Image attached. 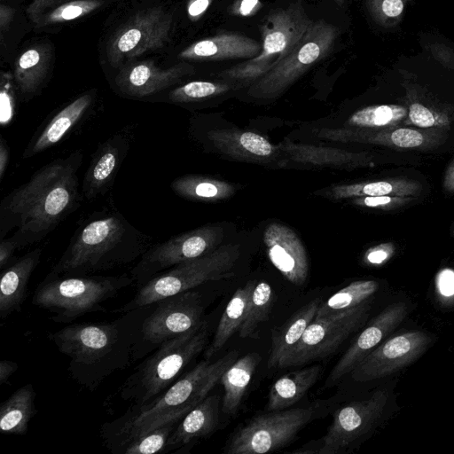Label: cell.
Instances as JSON below:
<instances>
[{
  "mask_svg": "<svg viewBox=\"0 0 454 454\" xmlns=\"http://www.w3.org/2000/svg\"><path fill=\"white\" fill-rule=\"evenodd\" d=\"M83 153L74 151L36 170L0 202V239L9 238L17 249L43 240L76 211L83 197L78 178Z\"/></svg>",
  "mask_w": 454,
  "mask_h": 454,
  "instance_id": "obj_1",
  "label": "cell"
},
{
  "mask_svg": "<svg viewBox=\"0 0 454 454\" xmlns=\"http://www.w3.org/2000/svg\"><path fill=\"white\" fill-rule=\"evenodd\" d=\"M153 304L103 323L73 324L48 333L67 357L71 378L93 392L109 376L134 362L140 330Z\"/></svg>",
  "mask_w": 454,
  "mask_h": 454,
  "instance_id": "obj_2",
  "label": "cell"
},
{
  "mask_svg": "<svg viewBox=\"0 0 454 454\" xmlns=\"http://www.w3.org/2000/svg\"><path fill=\"white\" fill-rule=\"evenodd\" d=\"M153 245V238L132 225L110 197L78 223L50 273L82 276L110 270L139 260Z\"/></svg>",
  "mask_w": 454,
  "mask_h": 454,
  "instance_id": "obj_3",
  "label": "cell"
},
{
  "mask_svg": "<svg viewBox=\"0 0 454 454\" xmlns=\"http://www.w3.org/2000/svg\"><path fill=\"white\" fill-rule=\"evenodd\" d=\"M238 356L233 350L212 363L202 360L153 401L132 405L121 417L103 424L100 433L106 447L113 451L135 436L180 421L208 395Z\"/></svg>",
  "mask_w": 454,
  "mask_h": 454,
  "instance_id": "obj_4",
  "label": "cell"
},
{
  "mask_svg": "<svg viewBox=\"0 0 454 454\" xmlns=\"http://www.w3.org/2000/svg\"><path fill=\"white\" fill-rule=\"evenodd\" d=\"M207 320L171 339L150 353L118 389L121 400L133 405L146 404L168 389L184 369L207 348Z\"/></svg>",
  "mask_w": 454,
  "mask_h": 454,
  "instance_id": "obj_5",
  "label": "cell"
},
{
  "mask_svg": "<svg viewBox=\"0 0 454 454\" xmlns=\"http://www.w3.org/2000/svg\"><path fill=\"white\" fill-rule=\"evenodd\" d=\"M130 276H59L49 273L35 289L32 303L51 313L56 323L67 324L86 314L103 312L104 302L133 284Z\"/></svg>",
  "mask_w": 454,
  "mask_h": 454,
  "instance_id": "obj_6",
  "label": "cell"
},
{
  "mask_svg": "<svg viewBox=\"0 0 454 454\" xmlns=\"http://www.w3.org/2000/svg\"><path fill=\"white\" fill-rule=\"evenodd\" d=\"M239 254V245L226 244L205 255L175 265L148 280L129 302L115 311L126 313L206 282L232 278Z\"/></svg>",
  "mask_w": 454,
  "mask_h": 454,
  "instance_id": "obj_7",
  "label": "cell"
},
{
  "mask_svg": "<svg viewBox=\"0 0 454 454\" xmlns=\"http://www.w3.org/2000/svg\"><path fill=\"white\" fill-rule=\"evenodd\" d=\"M395 386V380L392 385L374 389L366 398L337 410L316 452L343 453L366 440L399 411Z\"/></svg>",
  "mask_w": 454,
  "mask_h": 454,
  "instance_id": "obj_8",
  "label": "cell"
},
{
  "mask_svg": "<svg viewBox=\"0 0 454 454\" xmlns=\"http://www.w3.org/2000/svg\"><path fill=\"white\" fill-rule=\"evenodd\" d=\"M312 23L299 3L271 11L261 27L262 43L259 55L227 69L224 74L246 80L262 77L294 50Z\"/></svg>",
  "mask_w": 454,
  "mask_h": 454,
  "instance_id": "obj_9",
  "label": "cell"
},
{
  "mask_svg": "<svg viewBox=\"0 0 454 454\" xmlns=\"http://www.w3.org/2000/svg\"><path fill=\"white\" fill-rule=\"evenodd\" d=\"M203 316L202 296L195 288L153 303L142 324L134 362L145 357L162 343L200 325L204 321Z\"/></svg>",
  "mask_w": 454,
  "mask_h": 454,
  "instance_id": "obj_10",
  "label": "cell"
},
{
  "mask_svg": "<svg viewBox=\"0 0 454 454\" xmlns=\"http://www.w3.org/2000/svg\"><path fill=\"white\" fill-rule=\"evenodd\" d=\"M314 412L313 408H293L254 417L233 434L224 452L262 454L277 450L294 440Z\"/></svg>",
  "mask_w": 454,
  "mask_h": 454,
  "instance_id": "obj_11",
  "label": "cell"
},
{
  "mask_svg": "<svg viewBox=\"0 0 454 454\" xmlns=\"http://www.w3.org/2000/svg\"><path fill=\"white\" fill-rule=\"evenodd\" d=\"M339 28L325 20L313 21L299 44L277 67L254 82L249 93L269 98L280 93L333 48Z\"/></svg>",
  "mask_w": 454,
  "mask_h": 454,
  "instance_id": "obj_12",
  "label": "cell"
},
{
  "mask_svg": "<svg viewBox=\"0 0 454 454\" xmlns=\"http://www.w3.org/2000/svg\"><path fill=\"white\" fill-rule=\"evenodd\" d=\"M372 301L333 317H315L280 369L304 365L332 355L351 334L365 325Z\"/></svg>",
  "mask_w": 454,
  "mask_h": 454,
  "instance_id": "obj_13",
  "label": "cell"
},
{
  "mask_svg": "<svg viewBox=\"0 0 454 454\" xmlns=\"http://www.w3.org/2000/svg\"><path fill=\"white\" fill-rule=\"evenodd\" d=\"M222 239L219 226L206 225L156 243L131 269L130 277L139 288L164 270L214 251Z\"/></svg>",
  "mask_w": 454,
  "mask_h": 454,
  "instance_id": "obj_14",
  "label": "cell"
},
{
  "mask_svg": "<svg viewBox=\"0 0 454 454\" xmlns=\"http://www.w3.org/2000/svg\"><path fill=\"white\" fill-rule=\"evenodd\" d=\"M436 340L433 333L421 329L393 333L351 371V378L368 382L392 376L418 361Z\"/></svg>",
  "mask_w": 454,
  "mask_h": 454,
  "instance_id": "obj_15",
  "label": "cell"
},
{
  "mask_svg": "<svg viewBox=\"0 0 454 454\" xmlns=\"http://www.w3.org/2000/svg\"><path fill=\"white\" fill-rule=\"evenodd\" d=\"M172 18L162 8H147L124 23L108 42L106 54L112 66L165 45L170 35Z\"/></svg>",
  "mask_w": 454,
  "mask_h": 454,
  "instance_id": "obj_16",
  "label": "cell"
},
{
  "mask_svg": "<svg viewBox=\"0 0 454 454\" xmlns=\"http://www.w3.org/2000/svg\"><path fill=\"white\" fill-rule=\"evenodd\" d=\"M415 309L409 298H400L385 307L359 333L329 373L324 387H331L351 371L374 348L391 336Z\"/></svg>",
  "mask_w": 454,
  "mask_h": 454,
  "instance_id": "obj_17",
  "label": "cell"
},
{
  "mask_svg": "<svg viewBox=\"0 0 454 454\" xmlns=\"http://www.w3.org/2000/svg\"><path fill=\"white\" fill-rule=\"evenodd\" d=\"M133 137V127L125 126L98 145L81 185L83 200L92 201L113 187Z\"/></svg>",
  "mask_w": 454,
  "mask_h": 454,
  "instance_id": "obj_18",
  "label": "cell"
},
{
  "mask_svg": "<svg viewBox=\"0 0 454 454\" xmlns=\"http://www.w3.org/2000/svg\"><path fill=\"white\" fill-rule=\"evenodd\" d=\"M192 72V67L184 63L160 68L152 61H142L124 66L114 84L120 95L141 100L168 89Z\"/></svg>",
  "mask_w": 454,
  "mask_h": 454,
  "instance_id": "obj_19",
  "label": "cell"
},
{
  "mask_svg": "<svg viewBox=\"0 0 454 454\" xmlns=\"http://www.w3.org/2000/svg\"><path fill=\"white\" fill-rule=\"evenodd\" d=\"M94 104V94L85 92L62 106L37 129L27 145L22 159H29L57 145L92 114Z\"/></svg>",
  "mask_w": 454,
  "mask_h": 454,
  "instance_id": "obj_20",
  "label": "cell"
},
{
  "mask_svg": "<svg viewBox=\"0 0 454 454\" xmlns=\"http://www.w3.org/2000/svg\"><path fill=\"white\" fill-rule=\"evenodd\" d=\"M263 241L269 259L276 269L293 285L302 286L309 277V261L294 231L273 223L266 228Z\"/></svg>",
  "mask_w": 454,
  "mask_h": 454,
  "instance_id": "obj_21",
  "label": "cell"
},
{
  "mask_svg": "<svg viewBox=\"0 0 454 454\" xmlns=\"http://www.w3.org/2000/svg\"><path fill=\"white\" fill-rule=\"evenodd\" d=\"M220 396L207 395L176 425L169 435L164 452L177 451L195 440L212 434L218 426Z\"/></svg>",
  "mask_w": 454,
  "mask_h": 454,
  "instance_id": "obj_22",
  "label": "cell"
},
{
  "mask_svg": "<svg viewBox=\"0 0 454 454\" xmlns=\"http://www.w3.org/2000/svg\"><path fill=\"white\" fill-rule=\"evenodd\" d=\"M262 43L243 35L224 33L193 43L178 57L185 59H253L259 55Z\"/></svg>",
  "mask_w": 454,
  "mask_h": 454,
  "instance_id": "obj_23",
  "label": "cell"
},
{
  "mask_svg": "<svg viewBox=\"0 0 454 454\" xmlns=\"http://www.w3.org/2000/svg\"><path fill=\"white\" fill-rule=\"evenodd\" d=\"M42 249L35 248L5 267L0 281V317L19 311L26 299L29 279L40 262Z\"/></svg>",
  "mask_w": 454,
  "mask_h": 454,
  "instance_id": "obj_24",
  "label": "cell"
},
{
  "mask_svg": "<svg viewBox=\"0 0 454 454\" xmlns=\"http://www.w3.org/2000/svg\"><path fill=\"white\" fill-rule=\"evenodd\" d=\"M446 129L395 127L358 133L356 140L363 143L405 150H433L447 138Z\"/></svg>",
  "mask_w": 454,
  "mask_h": 454,
  "instance_id": "obj_25",
  "label": "cell"
},
{
  "mask_svg": "<svg viewBox=\"0 0 454 454\" xmlns=\"http://www.w3.org/2000/svg\"><path fill=\"white\" fill-rule=\"evenodd\" d=\"M314 299L293 314L281 326L271 333V347L268 359L270 369L280 368L305 330L315 318L320 304Z\"/></svg>",
  "mask_w": 454,
  "mask_h": 454,
  "instance_id": "obj_26",
  "label": "cell"
},
{
  "mask_svg": "<svg viewBox=\"0 0 454 454\" xmlns=\"http://www.w3.org/2000/svg\"><path fill=\"white\" fill-rule=\"evenodd\" d=\"M321 372V365L314 364L278 378L270 388L266 411H282L296 403L317 381Z\"/></svg>",
  "mask_w": 454,
  "mask_h": 454,
  "instance_id": "obj_27",
  "label": "cell"
},
{
  "mask_svg": "<svg viewBox=\"0 0 454 454\" xmlns=\"http://www.w3.org/2000/svg\"><path fill=\"white\" fill-rule=\"evenodd\" d=\"M51 50L46 44L35 45L18 59L14 68V82L25 101L38 94L50 70Z\"/></svg>",
  "mask_w": 454,
  "mask_h": 454,
  "instance_id": "obj_28",
  "label": "cell"
},
{
  "mask_svg": "<svg viewBox=\"0 0 454 454\" xmlns=\"http://www.w3.org/2000/svg\"><path fill=\"white\" fill-rule=\"evenodd\" d=\"M103 0H33L27 14L37 27L71 21L103 4Z\"/></svg>",
  "mask_w": 454,
  "mask_h": 454,
  "instance_id": "obj_29",
  "label": "cell"
},
{
  "mask_svg": "<svg viewBox=\"0 0 454 454\" xmlns=\"http://www.w3.org/2000/svg\"><path fill=\"white\" fill-rule=\"evenodd\" d=\"M262 360L258 353H248L237 359L222 375L219 382L223 387L222 411L234 416L250 384L257 365Z\"/></svg>",
  "mask_w": 454,
  "mask_h": 454,
  "instance_id": "obj_30",
  "label": "cell"
},
{
  "mask_svg": "<svg viewBox=\"0 0 454 454\" xmlns=\"http://www.w3.org/2000/svg\"><path fill=\"white\" fill-rule=\"evenodd\" d=\"M254 286V281L251 280L235 291L220 317L211 343L205 348V359L215 356L230 338L239 330Z\"/></svg>",
  "mask_w": 454,
  "mask_h": 454,
  "instance_id": "obj_31",
  "label": "cell"
},
{
  "mask_svg": "<svg viewBox=\"0 0 454 454\" xmlns=\"http://www.w3.org/2000/svg\"><path fill=\"white\" fill-rule=\"evenodd\" d=\"M35 392L31 383L18 388L0 405V429L7 434H26L36 413Z\"/></svg>",
  "mask_w": 454,
  "mask_h": 454,
  "instance_id": "obj_32",
  "label": "cell"
},
{
  "mask_svg": "<svg viewBox=\"0 0 454 454\" xmlns=\"http://www.w3.org/2000/svg\"><path fill=\"white\" fill-rule=\"evenodd\" d=\"M379 280H357L339 290L325 301L320 302L316 318L333 317L373 301L381 290Z\"/></svg>",
  "mask_w": 454,
  "mask_h": 454,
  "instance_id": "obj_33",
  "label": "cell"
},
{
  "mask_svg": "<svg viewBox=\"0 0 454 454\" xmlns=\"http://www.w3.org/2000/svg\"><path fill=\"white\" fill-rule=\"evenodd\" d=\"M422 184L414 179L395 177L368 183H358L334 187L332 196L337 199L349 197L403 195L419 196Z\"/></svg>",
  "mask_w": 454,
  "mask_h": 454,
  "instance_id": "obj_34",
  "label": "cell"
},
{
  "mask_svg": "<svg viewBox=\"0 0 454 454\" xmlns=\"http://www.w3.org/2000/svg\"><path fill=\"white\" fill-rule=\"evenodd\" d=\"M170 187L180 197L204 201L223 199L233 192V188L230 184L200 176L176 178Z\"/></svg>",
  "mask_w": 454,
  "mask_h": 454,
  "instance_id": "obj_35",
  "label": "cell"
},
{
  "mask_svg": "<svg viewBox=\"0 0 454 454\" xmlns=\"http://www.w3.org/2000/svg\"><path fill=\"white\" fill-rule=\"evenodd\" d=\"M408 107L399 105L367 106L354 113L348 120L350 126L379 130L405 125Z\"/></svg>",
  "mask_w": 454,
  "mask_h": 454,
  "instance_id": "obj_36",
  "label": "cell"
},
{
  "mask_svg": "<svg viewBox=\"0 0 454 454\" xmlns=\"http://www.w3.org/2000/svg\"><path fill=\"white\" fill-rule=\"evenodd\" d=\"M274 301V292L267 282L255 285L249 298L245 319L239 330L240 338H256L260 325L268 320Z\"/></svg>",
  "mask_w": 454,
  "mask_h": 454,
  "instance_id": "obj_37",
  "label": "cell"
},
{
  "mask_svg": "<svg viewBox=\"0 0 454 454\" xmlns=\"http://www.w3.org/2000/svg\"><path fill=\"white\" fill-rule=\"evenodd\" d=\"M179 421H171L147 433L135 436L112 452L115 454H153L164 452L167 441Z\"/></svg>",
  "mask_w": 454,
  "mask_h": 454,
  "instance_id": "obj_38",
  "label": "cell"
},
{
  "mask_svg": "<svg viewBox=\"0 0 454 454\" xmlns=\"http://www.w3.org/2000/svg\"><path fill=\"white\" fill-rule=\"evenodd\" d=\"M227 90L228 87L225 84L194 81L171 90L166 95L165 101L176 105H184L200 101Z\"/></svg>",
  "mask_w": 454,
  "mask_h": 454,
  "instance_id": "obj_39",
  "label": "cell"
},
{
  "mask_svg": "<svg viewBox=\"0 0 454 454\" xmlns=\"http://www.w3.org/2000/svg\"><path fill=\"white\" fill-rule=\"evenodd\" d=\"M405 125H413L420 129H447L450 119L447 114L432 110L420 103H411L408 107Z\"/></svg>",
  "mask_w": 454,
  "mask_h": 454,
  "instance_id": "obj_40",
  "label": "cell"
},
{
  "mask_svg": "<svg viewBox=\"0 0 454 454\" xmlns=\"http://www.w3.org/2000/svg\"><path fill=\"white\" fill-rule=\"evenodd\" d=\"M16 91L14 77L9 72H2L0 82V124L10 125L16 115Z\"/></svg>",
  "mask_w": 454,
  "mask_h": 454,
  "instance_id": "obj_41",
  "label": "cell"
},
{
  "mask_svg": "<svg viewBox=\"0 0 454 454\" xmlns=\"http://www.w3.org/2000/svg\"><path fill=\"white\" fill-rule=\"evenodd\" d=\"M235 143L244 152L257 157H266L273 153L271 144L265 137L252 131H244L237 135Z\"/></svg>",
  "mask_w": 454,
  "mask_h": 454,
  "instance_id": "obj_42",
  "label": "cell"
},
{
  "mask_svg": "<svg viewBox=\"0 0 454 454\" xmlns=\"http://www.w3.org/2000/svg\"><path fill=\"white\" fill-rule=\"evenodd\" d=\"M415 196L381 195L358 197L353 202L359 206L380 209H396L415 201Z\"/></svg>",
  "mask_w": 454,
  "mask_h": 454,
  "instance_id": "obj_43",
  "label": "cell"
},
{
  "mask_svg": "<svg viewBox=\"0 0 454 454\" xmlns=\"http://www.w3.org/2000/svg\"><path fill=\"white\" fill-rule=\"evenodd\" d=\"M395 251L392 243H383L370 248L364 254V262L370 265H380L388 261Z\"/></svg>",
  "mask_w": 454,
  "mask_h": 454,
  "instance_id": "obj_44",
  "label": "cell"
},
{
  "mask_svg": "<svg viewBox=\"0 0 454 454\" xmlns=\"http://www.w3.org/2000/svg\"><path fill=\"white\" fill-rule=\"evenodd\" d=\"M17 247L14 243L9 239L5 238L0 239V269L4 270L7 267L12 255L17 251Z\"/></svg>",
  "mask_w": 454,
  "mask_h": 454,
  "instance_id": "obj_45",
  "label": "cell"
},
{
  "mask_svg": "<svg viewBox=\"0 0 454 454\" xmlns=\"http://www.w3.org/2000/svg\"><path fill=\"white\" fill-rule=\"evenodd\" d=\"M380 12L387 17H397L403 10L402 0H381L380 3Z\"/></svg>",
  "mask_w": 454,
  "mask_h": 454,
  "instance_id": "obj_46",
  "label": "cell"
},
{
  "mask_svg": "<svg viewBox=\"0 0 454 454\" xmlns=\"http://www.w3.org/2000/svg\"><path fill=\"white\" fill-rule=\"evenodd\" d=\"M10 162V147L7 141L0 136V181L3 180Z\"/></svg>",
  "mask_w": 454,
  "mask_h": 454,
  "instance_id": "obj_47",
  "label": "cell"
},
{
  "mask_svg": "<svg viewBox=\"0 0 454 454\" xmlns=\"http://www.w3.org/2000/svg\"><path fill=\"white\" fill-rule=\"evenodd\" d=\"M212 0H191L188 4V15L195 20L200 17L209 6Z\"/></svg>",
  "mask_w": 454,
  "mask_h": 454,
  "instance_id": "obj_48",
  "label": "cell"
},
{
  "mask_svg": "<svg viewBox=\"0 0 454 454\" xmlns=\"http://www.w3.org/2000/svg\"><path fill=\"white\" fill-rule=\"evenodd\" d=\"M18 364L14 361H0V386L5 384L10 377L17 371Z\"/></svg>",
  "mask_w": 454,
  "mask_h": 454,
  "instance_id": "obj_49",
  "label": "cell"
},
{
  "mask_svg": "<svg viewBox=\"0 0 454 454\" xmlns=\"http://www.w3.org/2000/svg\"><path fill=\"white\" fill-rule=\"evenodd\" d=\"M14 13L15 10L13 8L4 4L0 5V29L2 34L9 27Z\"/></svg>",
  "mask_w": 454,
  "mask_h": 454,
  "instance_id": "obj_50",
  "label": "cell"
},
{
  "mask_svg": "<svg viewBox=\"0 0 454 454\" xmlns=\"http://www.w3.org/2000/svg\"><path fill=\"white\" fill-rule=\"evenodd\" d=\"M259 0H241L237 12L243 16L249 15L257 8Z\"/></svg>",
  "mask_w": 454,
  "mask_h": 454,
  "instance_id": "obj_51",
  "label": "cell"
},
{
  "mask_svg": "<svg viewBox=\"0 0 454 454\" xmlns=\"http://www.w3.org/2000/svg\"><path fill=\"white\" fill-rule=\"evenodd\" d=\"M443 188L448 192H454V160L449 165L443 179Z\"/></svg>",
  "mask_w": 454,
  "mask_h": 454,
  "instance_id": "obj_52",
  "label": "cell"
},
{
  "mask_svg": "<svg viewBox=\"0 0 454 454\" xmlns=\"http://www.w3.org/2000/svg\"><path fill=\"white\" fill-rule=\"evenodd\" d=\"M451 233H452V236H453V239H454V223H453L452 228H451Z\"/></svg>",
  "mask_w": 454,
  "mask_h": 454,
  "instance_id": "obj_53",
  "label": "cell"
},
{
  "mask_svg": "<svg viewBox=\"0 0 454 454\" xmlns=\"http://www.w3.org/2000/svg\"><path fill=\"white\" fill-rule=\"evenodd\" d=\"M336 2H338L339 4H341L343 2V0H335Z\"/></svg>",
  "mask_w": 454,
  "mask_h": 454,
  "instance_id": "obj_54",
  "label": "cell"
}]
</instances>
